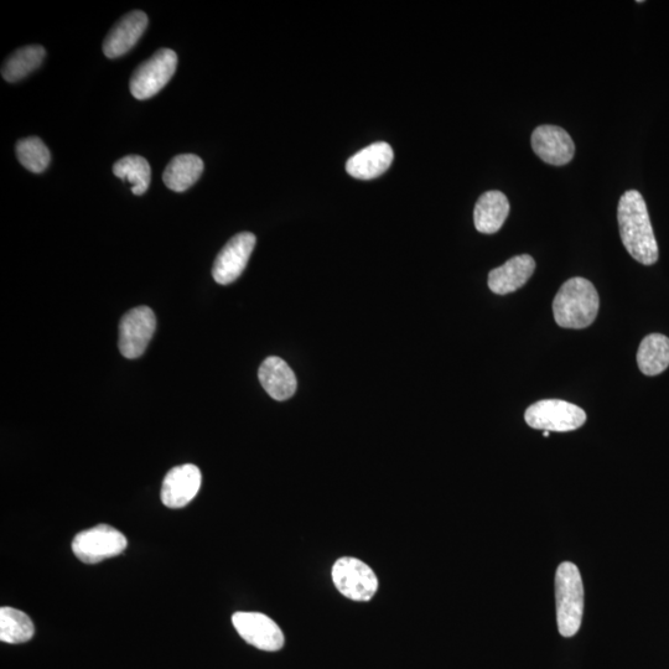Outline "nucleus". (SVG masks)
<instances>
[{
	"label": "nucleus",
	"instance_id": "obj_8",
	"mask_svg": "<svg viewBox=\"0 0 669 669\" xmlns=\"http://www.w3.org/2000/svg\"><path fill=\"white\" fill-rule=\"evenodd\" d=\"M157 319L149 307H138L124 314L119 323L118 346L126 359H138L147 350L152 341Z\"/></svg>",
	"mask_w": 669,
	"mask_h": 669
},
{
	"label": "nucleus",
	"instance_id": "obj_22",
	"mask_svg": "<svg viewBox=\"0 0 669 669\" xmlns=\"http://www.w3.org/2000/svg\"><path fill=\"white\" fill-rule=\"evenodd\" d=\"M113 173L117 178L128 181L132 185L134 195H143L149 189L152 170L147 159L139 155H128L113 165Z\"/></svg>",
	"mask_w": 669,
	"mask_h": 669
},
{
	"label": "nucleus",
	"instance_id": "obj_24",
	"mask_svg": "<svg viewBox=\"0 0 669 669\" xmlns=\"http://www.w3.org/2000/svg\"><path fill=\"white\" fill-rule=\"evenodd\" d=\"M543 437H544V438H548V437H549V432H547V430H546V432L543 433Z\"/></svg>",
	"mask_w": 669,
	"mask_h": 669
},
{
	"label": "nucleus",
	"instance_id": "obj_23",
	"mask_svg": "<svg viewBox=\"0 0 669 669\" xmlns=\"http://www.w3.org/2000/svg\"><path fill=\"white\" fill-rule=\"evenodd\" d=\"M15 150L20 164L31 173L40 174L49 167L50 150L43 140L36 137L19 140Z\"/></svg>",
	"mask_w": 669,
	"mask_h": 669
},
{
	"label": "nucleus",
	"instance_id": "obj_21",
	"mask_svg": "<svg viewBox=\"0 0 669 669\" xmlns=\"http://www.w3.org/2000/svg\"><path fill=\"white\" fill-rule=\"evenodd\" d=\"M35 627L30 617L23 611L7 608L0 609V640L10 645H18L33 639Z\"/></svg>",
	"mask_w": 669,
	"mask_h": 669
},
{
	"label": "nucleus",
	"instance_id": "obj_7",
	"mask_svg": "<svg viewBox=\"0 0 669 669\" xmlns=\"http://www.w3.org/2000/svg\"><path fill=\"white\" fill-rule=\"evenodd\" d=\"M176 66H178V55L173 50L157 51L133 72L129 85L132 95L142 101L158 95L173 79Z\"/></svg>",
	"mask_w": 669,
	"mask_h": 669
},
{
	"label": "nucleus",
	"instance_id": "obj_13",
	"mask_svg": "<svg viewBox=\"0 0 669 669\" xmlns=\"http://www.w3.org/2000/svg\"><path fill=\"white\" fill-rule=\"evenodd\" d=\"M147 27V14L134 10L124 15L103 41V53L108 59H117V57L126 55L136 46Z\"/></svg>",
	"mask_w": 669,
	"mask_h": 669
},
{
	"label": "nucleus",
	"instance_id": "obj_9",
	"mask_svg": "<svg viewBox=\"0 0 669 669\" xmlns=\"http://www.w3.org/2000/svg\"><path fill=\"white\" fill-rule=\"evenodd\" d=\"M232 624L238 635L258 650L276 652L284 646L282 629L267 615L238 611L232 616Z\"/></svg>",
	"mask_w": 669,
	"mask_h": 669
},
{
	"label": "nucleus",
	"instance_id": "obj_10",
	"mask_svg": "<svg viewBox=\"0 0 669 669\" xmlns=\"http://www.w3.org/2000/svg\"><path fill=\"white\" fill-rule=\"evenodd\" d=\"M256 236L251 232L238 233L232 237L217 256L212 268L216 283L228 285L241 277L256 247Z\"/></svg>",
	"mask_w": 669,
	"mask_h": 669
},
{
	"label": "nucleus",
	"instance_id": "obj_6",
	"mask_svg": "<svg viewBox=\"0 0 669 669\" xmlns=\"http://www.w3.org/2000/svg\"><path fill=\"white\" fill-rule=\"evenodd\" d=\"M331 577L336 589L350 600L365 603L375 598L378 590L376 573L357 558L344 557L336 560Z\"/></svg>",
	"mask_w": 669,
	"mask_h": 669
},
{
	"label": "nucleus",
	"instance_id": "obj_14",
	"mask_svg": "<svg viewBox=\"0 0 669 669\" xmlns=\"http://www.w3.org/2000/svg\"><path fill=\"white\" fill-rule=\"evenodd\" d=\"M394 159L391 145L385 142L368 145L347 160L346 171L352 178L376 179L390 169Z\"/></svg>",
	"mask_w": 669,
	"mask_h": 669
},
{
	"label": "nucleus",
	"instance_id": "obj_16",
	"mask_svg": "<svg viewBox=\"0 0 669 669\" xmlns=\"http://www.w3.org/2000/svg\"><path fill=\"white\" fill-rule=\"evenodd\" d=\"M259 382L266 392L276 401H287L297 392V377L288 363L271 356L264 360L258 371Z\"/></svg>",
	"mask_w": 669,
	"mask_h": 669
},
{
	"label": "nucleus",
	"instance_id": "obj_12",
	"mask_svg": "<svg viewBox=\"0 0 669 669\" xmlns=\"http://www.w3.org/2000/svg\"><path fill=\"white\" fill-rule=\"evenodd\" d=\"M201 471L193 464L176 466L163 481L162 502L169 508H183L193 501L200 491Z\"/></svg>",
	"mask_w": 669,
	"mask_h": 669
},
{
	"label": "nucleus",
	"instance_id": "obj_3",
	"mask_svg": "<svg viewBox=\"0 0 669 669\" xmlns=\"http://www.w3.org/2000/svg\"><path fill=\"white\" fill-rule=\"evenodd\" d=\"M556 603L559 634L573 637L582 626L584 584L577 565L564 562L556 575Z\"/></svg>",
	"mask_w": 669,
	"mask_h": 669
},
{
	"label": "nucleus",
	"instance_id": "obj_18",
	"mask_svg": "<svg viewBox=\"0 0 669 669\" xmlns=\"http://www.w3.org/2000/svg\"><path fill=\"white\" fill-rule=\"evenodd\" d=\"M204 171V162L194 154H180L164 170V184L175 193H184L196 184Z\"/></svg>",
	"mask_w": 669,
	"mask_h": 669
},
{
	"label": "nucleus",
	"instance_id": "obj_11",
	"mask_svg": "<svg viewBox=\"0 0 669 669\" xmlns=\"http://www.w3.org/2000/svg\"><path fill=\"white\" fill-rule=\"evenodd\" d=\"M533 152L544 163L563 167L572 162L575 154V145L567 131L557 126H539L534 129L531 138Z\"/></svg>",
	"mask_w": 669,
	"mask_h": 669
},
{
	"label": "nucleus",
	"instance_id": "obj_20",
	"mask_svg": "<svg viewBox=\"0 0 669 669\" xmlns=\"http://www.w3.org/2000/svg\"><path fill=\"white\" fill-rule=\"evenodd\" d=\"M45 54V49L40 45H28L14 51L2 66L3 79L12 84L25 79L43 64Z\"/></svg>",
	"mask_w": 669,
	"mask_h": 669
},
{
	"label": "nucleus",
	"instance_id": "obj_5",
	"mask_svg": "<svg viewBox=\"0 0 669 669\" xmlns=\"http://www.w3.org/2000/svg\"><path fill=\"white\" fill-rule=\"evenodd\" d=\"M127 546V538L122 532L108 525H98L77 534L72 542V552L81 562L97 564L119 556Z\"/></svg>",
	"mask_w": 669,
	"mask_h": 669
},
{
	"label": "nucleus",
	"instance_id": "obj_4",
	"mask_svg": "<svg viewBox=\"0 0 669 669\" xmlns=\"http://www.w3.org/2000/svg\"><path fill=\"white\" fill-rule=\"evenodd\" d=\"M525 419L533 429L567 433L583 427L586 413L573 403L560 399H544L528 407Z\"/></svg>",
	"mask_w": 669,
	"mask_h": 669
},
{
	"label": "nucleus",
	"instance_id": "obj_15",
	"mask_svg": "<svg viewBox=\"0 0 669 669\" xmlns=\"http://www.w3.org/2000/svg\"><path fill=\"white\" fill-rule=\"evenodd\" d=\"M536 262L530 254H521L495 268L489 274V288L492 293L506 295L525 287L533 276Z\"/></svg>",
	"mask_w": 669,
	"mask_h": 669
},
{
	"label": "nucleus",
	"instance_id": "obj_19",
	"mask_svg": "<svg viewBox=\"0 0 669 669\" xmlns=\"http://www.w3.org/2000/svg\"><path fill=\"white\" fill-rule=\"evenodd\" d=\"M637 365L646 376H658L669 367V339L665 335L651 334L642 340L637 352Z\"/></svg>",
	"mask_w": 669,
	"mask_h": 669
},
{
	"label": "nucleus",
	"instance_id": "obj_17",
	"mask_svg": "<svg viewBox=\"0 0 669 669\" xmlns=\"http://www.w3.org/2000/svg\"><path fill=\"white\" fill-rule=\"evenodd\" d=\"M510 214V201L501 191H487L477 200L474 210L476 230L485 235L499 232Z\"/></svg>",
	"mask_w": 669,
	"mask_h": 669
},
{
	"label": "nucleus",
	"instance_id": "obj_2",
	"mask_svg": "<svg viewBox=\"0 0 669 669\" xmlns=\"http://www.w3.org/2000/svg\"><path fill=\"white\" fill-rule=\"evenodd\" d=\"M600 299L594 284L585 278L567 280L553 300L554 319L560 328L585 329L598 316Z\"/></svg>",
	"mask_w": 669,
	"mask_h": 669
},
{
	"label": "nucleus",
	"instance_id": "obj_1",
	"mask_svg": "<svg viewBox=\"0 0 669 669\" xmlns=\"http://www.w3.org/2000/svg\"><path fill=\"white\" fill-rule=\"evenodd\" d=\"M621 241L637 262L652 266L658 261V245L647 205L639 191L629 190L617 206Z\"/></svg>",
	"mask_w": 669,
	"mask_h": 669
}]
</instances>
